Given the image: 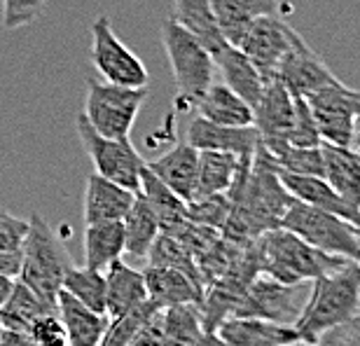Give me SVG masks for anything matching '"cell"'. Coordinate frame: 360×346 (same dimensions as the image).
I'll return each instance as SVG.
<instances>
[{"label": "cell", "instance_id": "cell-1", "mask_svg": "<svg viewBox=\"0 0 360 346\" xmlns=\"http://www.w3.org/2000/svg\"><path fill=\"white\" fill-rule=\"evenodd\" d=\"M360 314V262L347 260L337 269L321 274L309 283L307 300L292 328L304 342L319 344L330 330Z\"/></svg>", "mask_w": 360, "mask_h": 346}, {"label": "cell", "instance_id": "cell-2", "mask_svg": "<svg viewBox=\"0 0 360 346\" xmlns=\"http://www.w3.org/2000/svg\"><path fill=\"white\" fill-rule=\"evenodd\" d=\"M257 274L271 276L281 283H309L321 274L342 267L349 257L323 253L311 243L283 227H274L253 241Z\"/></svg>", "mask_w": 360, "mask_h": 346}, {"label": "cell", "instance_id": "cell-3", "mask_svg": "<svg viewBox=\"0 0 360 346\" xmlns=\"http://www.w3.org/2000/svg\"><path fill=\"white\" fill-rule=\"evenodd\" d=\"M162 42L167 49L171 70L176 82V108L178 110H194L199 98L215 80V61L208 49L197 38H192L183 26H178L174 17L162 24Z\"/></svg>", "mask_w": 360, "mask_h": 346}, {"label": "cell", "instance_id": "cell-4", "mask_svg": "<svg viewBox=\"0 0 360 346\" xmlns=\"http://www.w3.org/2000/svg\"><path fill=\"white\" fill-rule=\"evenodd\" d=\"M73 267L68 250L56 239L52 227L38 213L28 220V234L24 241V257H21L19 281L26 283L33 293L49 302H56L61 290L63 276Z\"/></svg>", "mask_w": 360, "mask_h": 346}, {"label": "cell", "instance_id": "cell-5", "mask_svg": "<svg viewBox=\"0 0 360 346\" xmlns=\"http://www.w3.org/2000/svg\"><path fill=\"white\" fill-rule=\"evenodd\" d=\"M278 227L297 234L300 239L311 243L323 253L360 262V225H354L351 220H344L340 215L292 199Z\"/></svg>", "mask_w": 360, "mask_h": 346}, {"label": "cell", "instance_id": "cell-6", "mask_svg": "<svg viewBox=\"0 0 360 346\" xmlns=\"http://www.w3.org/2000/svg\"><path fill=\"white\" fill-rule=\"evenodd\" d=\"M148 98V86H122L105 80H87L84 120L108 139H127Z\"/></svg>", "mask_w": 360, "mask_h": 346}, {"label": "cell", "instance_id": "cell-7", "mask_svg": "<svg viewBox=\"0 0 360 346\" xmlns=\"http://www.w3.org/2000/svg\"><path fill=\"white\" fill-rule=\"evenodd\" d=\"M77 136L84 148V153L94 164V173L103 176L112 183H117L127 190L139 192L141 187V171L146 167V160L139 155L134 143L127 139H108L94 129L84 115L80 113L75 120Z\"/></svg>", "mask_w": 360, "mask_h": 346}, {"label": "cell", "instance_id": "cell-8", "mask_svg": "<svg viewBox=\"0 0 360 346\" xmlns=\"http://www.w3.org/2000/svg\"><path fill=\"white\" fill-rule=\"evenodd\" d=\"M309 283H281L271 276L257 274L229 316H250V319H267L292 326L307 300Z\"/></svg>", "mask_w": 360, "mask_h": 346}, {"label": "cell", "instance_id": "cell-9", "mask_svg": "<svg viewBox=\"0 0 360 346\" xmlns=\"http://www.w3.org/2000/svg\"><path fill=\"white\" fill-rule=\"evenodd\" d=\"M89 56L94 68L98 70V75L105 82L122 84V86H148L150 82L146 63L112 31V24L105 14L96 17L91 24Z\"/></svg>", "mask_w": 360, "mask_h": 346}, {"label": "cell", "instance_id": "cell-10", "mask_svg": "<svg viewBox=\"0 0 360 346\" xmlns=\"http://www.w3.org/2000/svg\"><path fill=\"white\" fill-rule=\"evenodd\" d=\"M307 103L319 127L321 141L333 146H351L354 141V122L360 110V91L351 89L342 80L319 91L309 94Z\"/></svg>", "mask_w": 360, "mask_h": 346}, {"label": "cell", "instance_id": "cell-11", "mask_svg": "<svg viewBox=\"0 0 360 346\" xmlns=\"http://www.w3.org/2000/svg\"><path fill=\"white\" fill-rule=\"evenodd\" d=\"M295 98L278 77H269L262 86V94L253 105V127L260 136V148L269 157L283 153L290 146L288 134L292 127Z\"/></svg>", "mask_w": 360, "mask_h": 346}, {"label": "cell", "instance_id": "cell-12", "mask_svg": "<svg viewBox=\"0 0 360 346\" xmlns=\"http://www.w3.org/2000/svg\"><path fill=\"white\" fill-rule=\"evenodd\" d=\"M295 33L297 31L288 21L278 19L276 14H264L246 28L236 47L248 56L264 80H269L276 73L281 59L290 49Z\"/></svg>", "mask_w": 360, "mask_h": 346}, {"label": "cell", "instance_id": "cell-13", "mask_svg": "<svg viewBox=\"0 0 360 346\" xmlns=\"http://www.w3.org/2000/svg\"><path fill=\"white\" fill-rule=\"evenodd\" d=\"M274 77H278L292 96H304V98L309 94L319 91L321 86H328L340 80L330 70L328 63L307 45V40L300 33H295L292 45L288 49V54L281 59Z\"/></svg>", "mask_w": 360, "mask_h": 346}, {"label": "cell", "instance_id": "cell-14", "mask_svg": "<svg viewBox=\"0 0 360 346\" xmlns=\"http://www.w3.org/2000/svg\"><path fill=\"white\" fill-rule=\"evenodd\" d=\"M187 143L197 150H220L232 153L243 162H253V157L260 148V136L255 127H222L204 117H194L187 124Z\"/></svg>", "mask_w": 360, "mask_h": 346}, {"label": "cell", "instance_id": "cell-15", "mask_svg": "<svg viewBox=\"0 0 360 346\" xmlns=\"http://www.w3.org/2000/svg\"><path fill=\"white\" fill-rule=\"evenodd\" d=\"M215 333L225 346H288L302 340L292 326L250 316H227Z\"/></svg>", "mask_w": 360, "mask_h": 346}, {"label": "cell", "instance_id": "cell-16", "mask_svg": "<svg viewBox=\"0 0 360 346\" xmlns=\"http://www.w3.org/2000/svg\"><path fill=\"white\" fill-rule=\"evenodd\" d=\"M134 190H127V187L112 183V180L98 176V173H89L87 180H84V225L105 220H124L129 208L134 206Z\"/></svg>", "mask_w": 360, "mask_h": 346}, {"label": "cell", "instance_id": "cell-17", "mask_svg": "<svg viewBox=\"0 0 360 346\" xmlns=\"http://www.w3.org/2000/svg\"><path fill=\"white\" fill-rule=\"evenodd\" d=\"M148 169L176 192L183 201H190L197 190V173H199V150L192 148L190 143H176L169 153H164L157 160L146 162Z\"/></svg>", "mask_w": 360, "mask_h": 346}, {"label": "cell", "instance_id": "cell-18", "mask_svg": "<svg viewBox=\"0 0 360 346\" xmlns=\"http://www.w3.org/2000/svg\"><path fill=\"white\" fill-rule=\"evenodd\" d=\"M143 276H146L148 300L160 309L174 305H201L204 300V288L174 267L148 264L143 269Z\"/></svg>", "mask_w": 360, "mask_h": 346}, {"label": "cell", "instance_id": "cell-19", "mask_svg": "<svg viewBox=\"0 0 360 346\" xmlns=\"http://www.w3.org/2000/svg\"><path fill=\"white\" fill-rule=\"evenodd\" d=\"M281 183L285 185V190L290 192L292 199L302 201V204H309L314 208H321V211L335 213L344 220H351L354 225H360V211L344 201L340 194H337L333 187L328 185L326 178L321 176H295V173L288 171H278Z\"/></svg>", "mask_w": 360, "mask_h": 346}, {"label": "cell", "instance_id": "cell-20", "mask_svg": "<svg viewBox=\"0 0 360 346\" xmlns=\"http://www.w3.org/2000/svg\"><path fill=\"white\" fill-rule=\"evenodd\" d=\"M105 274V316L117 319L122 314H129L134 309L148 302V288L143 271L124 264L122 260L115 262L103 271Z\"/></svg>", "mask_w": 360, "mask_h": 346}, {"label": "cell", "instance_id": "cell-21", "mask_svg": "<svg viewBox=\"0 0 360 346\" xmlns=\"http://www.w3.org/2000/svg\"><path fill=\"white\" fill-rule=\"evenodd\" d=\"M323 178L351 206H360V150L354 146L321 143Z\"/></svg>", "mask_w": 360, "mask_h": 346}, {"label": "cell", "instance_id": "cell-22", "mask_svg": "<svg viewBox=\"0 0 360 346\" xmlns=\"http://www.w3.org/2000/svg\"><path fill=\"white\" fill-rule=\"evenodd\" d=\"M174 21L208 49L213 61L229 45L208 0H174Z\"/></svg>", "mask_w": 360, "mask_h": 346}, {"label": "cell", "instance_id": "cell-23", "mask_svg": "<svg viewBox=\"0 0 360 346\" xmlns=\"http://www.w3.org/2000/svg\"><path fill=\"white\" fill-rule=\"evenodd\" d=\"M56 309L66 326L68 346H98L108 328V316L98 314L94 309L84 307L82 302L70 297L66 290H59L56 295Z\"/></svg>", "mask_w": 360, "mask_h": 346}, {"label": "cell", "instance_id": "cell-24", "mask_svg": "<svg viewBox=\"0 0 360 346\" xmlns=\"http://www.w3.org/2000/svg\"><path fill=\"white\" fill-rule=\"evenodd\" d=\"M197 115L222 127H248L253 124V108L225 82H213L197 103Z\"/></svg>", "mask_w": 360, "mask_h": 346}, {"label": "cell", "instance_id": "cell-25", "mask_svg": "<svg viewBox=\"0 0 360 346\" xmlns=\"http://www.w3.org/2000/svg\"><path fill=\"white\" fill-rule=\"evenodd\" d=\"M218 26L229 45H239L241 35L257 17L278 12V0H208Z\"/></svg>", "mask_w": 360, "mask_h": 346}, {"label": "cell", "instance_id": "cell-26", "mask_svg": "<svg viewBox=\"0 0 360 346\" xmlns=\"http://www.w3.org/2000/svg\"><path fill=\"white\" fill-rule=\"evenodd\" d=\"M215 70H220L222 82H225L229 89H234L239 96L246 101V103L253 108L257 103L264 86V77L260 75L246 54L241 52L239 47L227 45L222 52L215 56Z\"/></svg>", "mask_w": 360, "mask_h": 346}, {"label": "cell", "instance_id": "cell-27", "mask_svg": "<svg viewBox=\"0 0 360 346\" xmlns=\"http://www.w3.org/2000/svg\"><path fill=\"white\" fill-rule=\"evenodd\" d=\"M124 255V225L122 220L91 222L84 227V264L105 271Z\"/></svg>", "mask_w": 360, "mask_h": 346}, {"label": "cell", "instance_id": "cell-28", "mask_svg": "<svg viewBox=\"0 0 360 346\" xmlns=\"http://www.w3.org/2000/svg\"><path fill=\"white\" fill-rule=\"evenodd\" d=\"M139 194L148 201L150 208L155 211L157 220H160L162 232H176V229L187 220L185 215V201L178 197L176 192H171L153 171L148 169V164L141 171V187Z\"/></svg>", "mask_w": 360, "mask_h": 346}, {"label": "cell", "instance_id": "cell-29", "mask_svg": "<svg viewBox=\"0 0 360 346\" xmlns=\"http://www.w3.org/2000/svg\"><path fill=\"white\" fill-rule=\"evenodd\" d=\"M56 302H49L45 297H40L38 293H33L26 283H21L17 278L14 288L10 293V297L3 307H0V328L5 330H24L42 314H54Z\"/></svg>", "mask_w": 360, "mask_h": 346}, {"label": "cell", "instance_id": "cell-30", "mask_svg": "<svg viewBox=\"0 0 360 346\" xmlns=\"http://www.w3.org/2000/svg\"><path fill=\"white\" fill-rule=\"evenodd\" d=\"M122 225H124V253L136 260H146L162 229L155 211L139 192H136L134 206L129 208Z\"/></svg>", "mask_w": 360, "mask_h": 346}, {"label": "cell", "instance_id": "cell-31", "mask_svg": "<svg viewBox=\"0 0 360 346\" xmlns=\"http://www.w3.org/2000/svg\"><path fill=\"white\" fill-rule=\"evenodd\" d=\"M241 164H248L239 160L232 153H220V150H199V173H197V190L194 197H206V194H220L227 192L234 183L236 171ZM190 199V201H192Z\"/></svg>", "mask_w": 360, "mask_h": 346}, {"label": "cell", "instance_id": "cell-32", "mask_svg": "<svg viewBox=\"0 0 360 346\" xmlns=\"http://www.w3.org/2000/svg\"><path fill=\"white\" fill-rule=\"evenodd\" d=\"M164 346H194L204 335V319L199 305H174L160 309Z\"/></svg>", "mask_w": 360, "mask_h": 346}, {"label": "cell", "instance_id": "cell-33", "mask_svg": "<svg viewBox=\"0 0 360 346\" xmlns=\"http://www.w3.org/2000/svg\"><path fill=\"white\" fill-rule=\"evenodd\" d=\"M61 290H66L70 297L82 302L84 307L94 309L98 314H105V274L91 267H70L63 276Z\"/></svg>", "mask_w": 360, "mask_h": 346}, {"label": "cell", "instance_id": "cell-34", "mask_svg": "<svg viewBox=\"0 0 360 346\" xmlns=\"http://www.w3.org/2000/svg\"><path fill=\"white\" fill-rule=\"evenodd\" d=\"M26 234L28 220L17 218V215L0 208V274L3 276H19Z\"/></svg>", "mask_w": 360, "mask_h": 346}, {"label": "cell", "instance_id": "cell-35", "mask_svg": "<svg viewBox=\"0 0 360 346\" xmlns=\"http://www.w3.org/2000/svg\"><path fill=\"white\" fill-rule=\"evenodd\" d=\"M146 260H148V264L174 267V269L185 271L187 276H192L201 288H204V283H201V276H199L197 260H194V255L176 239V236H171L167 232H160V236L155 239L153 248H150V253H148Z\"/></svg>", "mask_w": 360, "mask_h": 346}, {"label": "cell", "instance_id": "cell-36", "mask_svg": "<svg viewBox=\"0 0 360 346\" xmlns=\"http://www.w3.org/2000/svg\"><path fill=\"white\" fill-rule=\"evenodd\" d=\"M157 309L160 307L148 300L146 305H141L139 309H134V312L122 314L117 319H110L98 346H129L134 337L139 335V330L146 326V321L157 312Z\"/></svg>", "mask_w": 360, "mask_h": 346}, {"label": "cell", "instance_id": "cell-37", "mask_svg": "<svg viewBox=\"0 0 360 346\" xmlns=\"http://www.w3.org/2000/svg\"><path fill=\"white\" fill-rule=\"evenodd\" d=\"M229 208H232V201H229L227 192L220 194H206V197H197L192 201H185V215L190 222H197V225L211 227L222 232L225 222L229 218Z\"/></svg>", "mask_w": 360, "mask_h": 346}, {"label": "cell", "instance_id": "cell-38", "mask_svg": "<svg viewBox=\"0 0 360 346\" xmlns=\"http://www.w3.org/2000/svg\"><path fill=\"white\" fill-rule=\"evenodd\" d=\"M267 155V153H264ZM267 160L274 169L295 173V176H321L323 178V150L319 148H297L288 146L283 153L274 155Z\"/></svg>", "mask_w": 360, "mask_h": 346}, {"label": "cell", "instance_id": "cell-39", "mask_svg": "<svg viewBox=\"0 0 360 346\" xmlns=\"http://www.w3.org/2000/svg\"><path fill=\"white\" fill-rule=\"evenodd\" d=\"M292 98H295V115H292L290 134H288V143L297 148H319L323 141L311 115V108H309L304 96H292Z\"/></svg>", "mask_w": 360, "mask_h": 346}, {"label": "cell", "instance_id": "cell-40", "mask_svg": "<svg viewBox=\"0 0 360 346\" xmlns=\"http://www.w3.org/2000/svg\"><path fill=\"white\" fill-rule=\"evenodd\" d=\"M26 333L35 346H68L66 326H63L59 312L38 316V319L26 328Z\"/></svg>", "mask_w": 360, "mask_h": 346}, {"label": "cell", "instance_id": "cell-41", "mask_svg": "<svg viewBox=\"0 0 360 346\" xmlns=\"http://www.w3.org/2000/svg\"><path fill=\"white\" fill-rule=\"evenodd\" d=\"M47 0H3V26L7 31L31 26L45 10Z\"/></svg>", "mask_w": 360, "mask_h": 346}, {"label": "cell", "instance_id": "cell-42", "mask_svg": "<svg viewBox=\"0 0 360 346\" xmlns=\"http://www.w3.org/2000/svg\"><path fill=\"white\" fill-rule=\"evenodd\" d=\"M321 346H360V314L321 337Z\"/></svg>", "mask_w": 360, "mask_h": 346}, {"label": "cell", "instance_id": "cell-43", "mask_svg": "<svg viewBox=\"0 0 360 346\" xmlns=\"http://www.w3.org/2000/svg\"><path fill=\"white\" fill-rule=\"evenodd\" d=\"M0 346H35L24 330H5L0 328Z\"/></svg>", "mask_w": 360, "mask_h": 346}, {"label": "cell", "instance_id": "cell-44", "mask_svg": "<svg viewBox=\"0 0 360 346\" xmlns=\"http://www.w3.org/2000/svg\"><path fill=\"white\" fill-rule=\"evenodd\" d=\"M14 281H17V278L3 276V274H0V307H3L5 302H7V297H10V293H12V288H14Z\"/></svg>", "mask_w": 360, "mask_h": 346}, {"label": "cell", "instance_id": "cell-45", "mask_svg": "<svg viewBox=\"0 0 360 346\" xmlns=\"http://www.w3.org/2000/svg\"><path fill=\"white\" fill-rule=\"evenodd\" d=\"M194 346H225V344H222V340L218 337V333H204V335H201L199 340H197V344H194Z\"/></svg>", "mask_w": 360, "mask_h": 346}, {"label": "cell", "instance_id": "cell-46", "mask_svg": "<svg viewBox=\"0 0 360 346\" xmlns=\"http://www.w3.org/2000/svg\"><path fill=\"white\" fill-rule=\"evenodd\" d=\"M351 146L360 150V110H358L356 122H354V141H351Z\"/></svg>", "mask_w": 360, "mask_h": 346}, {"label": "cell", "instance_id": "cell-47", "mask_svg": "<svg viewBox=\"0 0 360 346\" xmlns=\"http://www.w3.org/2000/svg\"><path fill=\"white\" fill-rule=\"evenodd\" d=\"M288 346H321V344H314V342H304V340H297V342H292V344H288Z\"/></svg>", "mask_w": 360, "mask_h": 346}, {"label": "cell", "instance_id": "cell-48", "mask_svg": "<svg viewBox=\"0 0 360 346\" xmlns=\"http://www.w3.org/2000/svg\"><path fill=\"white\" fill-rule=\"evenodd\" d=\"M358 211H360V206H358Z\"/></svg>", "mask_w": 360, "mask_h": 346}]
</instances>
